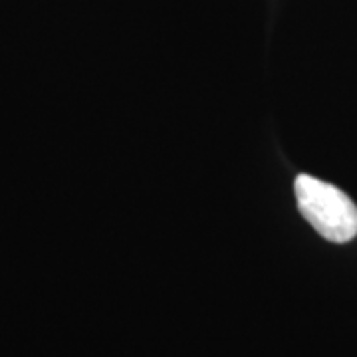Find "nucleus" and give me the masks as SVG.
<instances>
[{
	"label": "nucleus",
	"instance_id": "obj_1",
	"mask_svg": "<svg viewBox=\"0 0 357 357\" xmlns=\"http://www.w3.org/2000/svg\"><path fill=\"white\" fill-rule=\"evenodd\" d=\"M294 195L302 217L326 241L344 244L356 238L357 206L344 191L312 175H298Z\"/></svg>",
	"mask_w": 357,
	"mask_h": 357
}]
</instances>
